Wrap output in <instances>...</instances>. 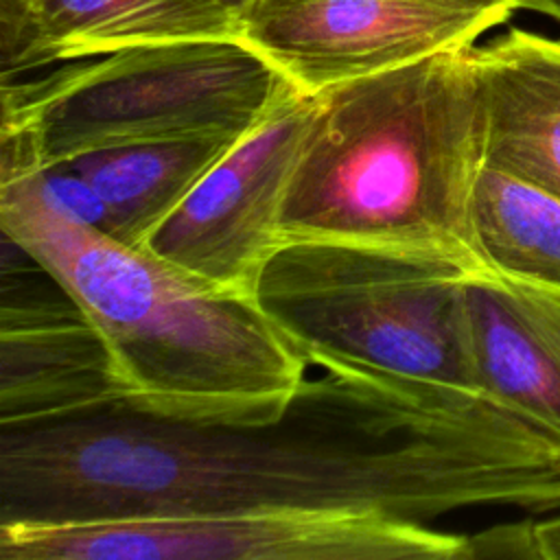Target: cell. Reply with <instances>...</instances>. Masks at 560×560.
<instances>
[{
    "mask_svg": "<svg viewBox=\"0 0 560 560\" xmlns=\"http://www.w3.org/2000/svg\"><path fill=\"white\" fill-rule=\"evenodd\" d=\"M483 505L560 512V438L490 392L372 368L326 365L256 424L114 402L0 427V523L252 510L431 523Z\"/></svg>",
    "mask_w": 560,
    "mask_h": 560,
    "instance_id": "obj_1",
    "label": "cell"
},
{
    "mask_svg": "<svg viewBox=\"0 0 560 560\" xmlns=\"http://www.w3.org/2000/svg\"><path fill=\"white\" fill-rule=\"evenodd\" d=\"M0 228L94 324L129 409L256 424L276 420L304 383L306 359L254 298L63 219L24 179L0 184Z\"/></svg>",
    "mask_w": 560,
    "mask_h": 560,
    "instance_id": "obj_2",
    "label": "cell"
},
{
    "mask_svg": "<svg viewBox=\"0 0 560 560\" xmlns=\"http://www.w3.org/2000/svg\"><path fill=\"white\" fill-rule=\"evenodd\" d=\"M472 46L313 94L282 243L396 247L494 273L472 219L486 166Z\"/></svg>",
    "mask_w": 560,
    "mask_h": 560,
    "instance_id": "obj_3",
    "label": "cell"
},
{
    "mask_svg": "<svg viewBox=\"0 0 560 560\" xmlns=\"http://www.w3.org/2000/svg\"><path fill=\"white\" fill-rule=\"evenodd\" d=\"M287 85L236 37L133 46L0 81V184L114 147L238 140Z\"/></svg>",
    "mask_w": 560,
    "mask_h": 560,
    "instance_id": "obj_4",
    "label": "cell"
},
{
    "mask_svg": "<svg viewBox=\"0 0 560 560\" xmlns=\"http://www.w3.org/2000/svg\"><path fill=\"white\" fill-rule=\"evenodd\" d=\"M464 267L396 247L282 243L254 302L308 365H354L488 392Z\"/></svg>",
    "mask_w": 560,
    "mask_h": 560,
    "instance_id": "obj_5",
    "label": "cell"
},
{
    "mask_svg": "<svg viewBox=\"0 0 560 560\" xmlns=\"http://www.w3.org/2000/svg\"><path fill=\"white\" fill-rule=\"evenodd\" d=\"M2 560H472L470 536L365 512L0 523Z\"/></svg>",
    "mask_w": 560,
    "mask_h": 560,
    "instance_id": "obj_6",
    "label": "cell"
},
{
    "mask_svg": "<svg viewBox=\"0 0 560 560\" xmlns=\"http://www.w3.org/2000/svg\"><path fill=\"white\" fill-rule=\"evenodd\" d=\"M514 11L479 0H249L236 39L306 94L466 48Z\"/></svg>",
    "mask_w": 560,
    "mask_h": 560,
    "instance_id": "obj_7",
    "label": "cell"
},
{
    "mask_svg": "<svg viewBox=\"0 0 560 560\" xmlns=\"http://www.w3.org/2000/svg\"><path fill=\"white\" fill-rule=\"evenodd\" d=\"M311 112L313 94L289 83L140 247L217 289L254 298L282 245V208Z\"/></svg>",
    "mask_w": 560,
    "mask_h": 560,
    "instance_id": "obj_8",
    "label": "cell"
},
{
    "mask_svg": "<svg viewBox=\"0 0 560 560\" xmlns=\"http://www.w3.org/2000/svg\"><path fill=\"white\" fill-rule=\"evenodd\" d=\"M120 402L107 348L94 324L61 300L2 298L0 427L72 418Z\"/></svg>",
    "mask_w": 560,
    "mask_h": 560,
    "instance_id": "obj_9",
    "label": "cell"
},
{
    "mask_svg": "<svg viewBox=\"0 0 560 560\" xmlns=\"http://www.w3.org/2000/svg\"><path fill=\"white\" fill-rule=\"evenodd\" d=\"M236 37L217 0H35L0 20V79L133 46Z\"/></svg>",
    "mask_w": 560,
    "mask_h": 560,
    "instance_id": "obj_10",
    "label": "cell"
},
{
    "mask_svg": "<svg viewBox=\"0 0 560 560\" xmlns=\"http://www.w3.org/2000/svg\"><path fill=\"white\" fill-rule=\"evenodd\" d=\"M472 61L486 168L560 197V37L512 26Z\"/></svg>",
    "mask_w": 560,
    "mask_h": 560,
    "instance_id": "obj_11",
    "label": "cell"
},
{
    "mask_svg": "<svg viewBox=\"0 0 560 560\" xmlns=\"http://www.w3.org/2000/svg\"><path fill=\"white\" fill-rule=\"evenodd\" d=\"M468 298L486 389L560 438V287L488 273Z\"/></svg>",
    "mask_w": 560,
    "mask_h": 560,
    "instance_id": "obj_12",
    "label": "cell"
},
{
    "mask_svg": "<svg viewBox=\"0 0 560 560\" xmlns=\"http://www.w3.org/2000/svg\"><path fill=\"white\" fill-rule=\"evenodd\" d=\"M238 140L142 142L85 153L66 164L98 192L107 212L105 234L140 247Z\"/></svg>",
    "mask_w": 560,
    "mask_h": 560,
    "instance_id": "obj_13",
    "label": "cell"
},
{
    "mask_svg": "<svg viewBox=\"0 0 560 560\" xmlns=\"http://www.w3.org/2000/svg\"><path fill=\"white\" fill-rule=\"evenodd\" d=\"M475 234L494 273L560 287V197L499 171H481Z\"/></svg>",
    "mask_w": 560,
    "mask_h": 560,
    "instance_id": "obj_14",
    "label": "cell"
},
{
    "mask_svg": "<svg viewBox=\"0 0 560 560\" xmlns=\"http://www.w3.org/2000/svg\"><path fill=\"white\" fill-rule=\"evenodd\" d=\"M22 179L50 210H55L63 219L105 232L107 212L98 192L70 164L61 162Z\"/></svg>",
    "mask_w": 560,
    "mask_h": 560,
    "instance_id": "obj_15",
    "label": "cell"
},
{
    "mask_svg": "<svg viewBox=\"0 0 560 560\" xmlns=\"http://www.w3.org/2000/svg\"><path fill=\"white\" fill-rule=\"evenodd\" d=\"M472 558H516L538 560L534 521H518L483 529L470 536Z\"/></svg>",
    "mask_w": 560,
    "mask_h": 560,
    "instance_id": "obj_16",
    "label": "cell"
},
{
    "mask_svg": "<svg viewBox=\"0 0 560 560\" xmlns=\"http://www.w3.org/2000/svg\"><path fill=\"white\" fill-rule=\"evenodd\" d=\"M534 536L538 560H560V512L549 518L534 521Z\"/></svg>",
    "mask_w": 560,
    "mask_h": 560,
    "instance_id": "obj_17",
    "label": "cell"
},
{
    "mask_svg": "<svg viewBox=\"0 0 560 560\" xmlns=\"http://www.w3.org/2000/svg\"><path fill=\"white\" fill-rule=\"evenodd\" d=\"M521 9L538 13L547 20H553L556 24H560V0H523Z\"/></svg>",
    "mask_w": 560,
    "mask_h": 560,
    "instance_id": "obj_18",
    "label": "cell"
},
{
    "mask_svg": "<svg viewBox=\"0 0 560 560\" xmlns=\"http://www.w3.org/2000/svg\"><path fill=\"white\" fill-rule=\"evenodd\" d=\"M35 0H0V20H11L26 11Z\"/></svg>",
    "mask_w": 560,
    "mask_h": 560,
    "instance_id": "obj_19",
    "label": "cell"
},
{
    "mask_svg": "<svg viewBox=\"0 0 560 560\" xmlns=\"http://www.w3.org/2000/svg\"><path fill=\"white\" fill-rule=\"evenodd\" d=\"M221 7H225L234 18L249 4V0H217Z\"/></svg>",
    "mask_w": 560,
    "mask_h": 560,
    "instance_id": "obj_20",
    "label": "cell"
},
{
    "mask_svg": "<svg viewBox=\"0 0 560 560\" xmlns=\"http://www.w3.org/2000/svg\"><path fill=\"white\" fill-rule=\"evenodd\" d=\"M479 2H488V4H497V7H503V9H510V11H521L523 7V0H479Z\"/></svg>",
    "mask_w": 560,
    "mask_h": 560,
    "instance_id": "obj_21",
    "label": "cell"
}]
</instances>
